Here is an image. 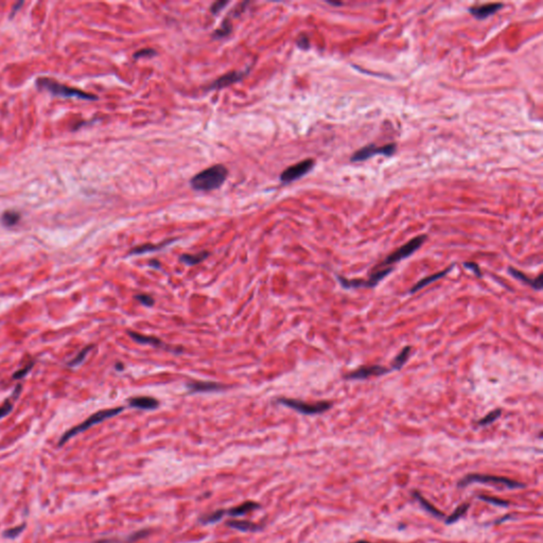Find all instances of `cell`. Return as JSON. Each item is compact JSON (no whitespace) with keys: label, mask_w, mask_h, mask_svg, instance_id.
Listing matches in <instances>:
<instances>
[{"label":"cell","mask_w":543,"mask_h":543,"mask_svg":"<svg viewBox=\"0 0 543 543\" xmlns=\"http://www.w3.org/2000/svg\"><path fill=\"white\" fill-rule=\"evenodd\" d=\"M464 267H465L466 269L470 270V271L472 272V273H473L475 276H477V277H479V278L482 277V275H483V274H482V271H481L480 267H479L475 262H464Z\"/></svg>","instance_id":"836d02e7"},{"label":"cell","mask_w":543,"mask_h":543,"mask_svg":"<svg viewBox=\"0 0 543 543\" xmlns=\"http://www.w3.org/2000/svg\"><path fill=\"white\" fill-rule=\"evenodd\" d=\"M508 273L511 274L515 279L519 280V281L525 283L526 285L531 286L532 288H534V290L536 291H541L542 290V276L539 275L537 278H530L526 276L524 273H522L521 271L517 270L513 267L508 268Z\"/></svg>","instance_id":"7c38bea8"},{"label":"cell","mask_w":543,"mask_h":543,"mask_svg":"<svg viewBox=\"0 0 543 543\" xmlns=\"http://www.w3.org/2000/svg\"><path fill=\"white\" fill-rule=\"evenodd\" d=\"M453 267H454V265H451V266L448 267V268H447L446 270H444V271H440V272H438V273H435V274H433V275H430V276H427V277L422 278L421 280H419V281H418L417 283H415V284L413 285V287L410 290V293H411V294H415L416 292L420 291L421 288L426 287L427 285L431 284L432 282H435V281H437L438 279L445 277V276L449 273V272L453 269Z\"/></svg>","instance_id":"9a60e30c"},{"label":"cell","mask_w":543,"mask_h":543,"mask_svg":"<svg viewBox=\"0 0 543 543\" xmlns=\"http://www.w3.org/2000/svg\"><path fill=\"white\" fill-rule=\"evenodd\" d=\"M226 515V511H217L215 513H212L210 515H207L205 517H203L201 521L202 523L204 524H211V523H217L219 521H221L224 518V516Z\"/></svg>","instance_id":"83f0119b"},{"label":"cell","mask_w":543,"mask_h":543,"mask_svg":"<svg viewBox=\"0 0 543 543\" xmlns=\"http://www.w3.org/2000/svg\"><path fill=\"white\" fill-rule=\"evenodd\" d=\"M92 348H93L92 345L85 347L84 349H82L78 354H76V356L74 359H72L69 363H68V366L74 367V366H78V365H80L81 363H83L85 361V358H86L87 354L90 352V350L92 349Z\"/></svg>","instance_id":"4316f807"},{"label":"cell","mask_w":543,"mask_h":543,"mask_svg":"<svg viewBox=\"0 0 543 543\" xmlns=\"http://www.w3.org/2000/svg\"><path fill=\"white\" fill-rule=\"evenodd\" d=\"M397 146L395 143H389L384 147H377L376 144H369V146H366L360 149L359 151H356L351 156V161H353V163H359V161H364L377 155H384L389 157L395 154Z\"/></svg>","instance_id":"ba28073f"},{"label":"cell","mask_w":543,"mask_h":543,"mask_svg":"<svg viewBox=\"0 0 543 543\" xmlns=\"http://www.w3.org/2000/svg\"><path fill=\"white\" fill-rule=\"evenodd\" d=\"M129 404L136 409L140 410H155L158 407L159 402L153 397L138 396L129 399Z\"/></svg>","instance_id":"2e32d148"},{"label":"cell","mask_w":543,"mask_h":543,"mask_svg":"<svg viewBox=\"0 0 543 543\" xmlns=\"http://www.w3.org/2000/svg\"><path fill=\"white\" fill-rule=\"evenodd\" d=\"M491 484V485H499L503 486L508 489H522L525 488L526 485L524 483L517 482L515 480L503 478V477H497V475H489V474H478V473H471L466 475L460 482L457 483V487L463 488L471 484Z\"/></svg>","instance_id":"5b68a950"},{"label":"cell","mask_w":543,"mask_h":543,"mask_svg":"<svg viewBox=\"0 0 543 543\" xmlns=\"http://www.w3.org/2000/svg\"><path fill=\"white\" fill-rule=\"evenodd\" d=\"M469 507H470V503H464V504L458 506L451 516L446 517V519H445L446 524H453L456 521L460 520L461 518L467 513V511H468Z\"/></svg>","instance_id":"cb8c5ba5"},{"label":"cell","mask_w":543,"mask_h":543,"mask_svg":"<svg viewBox=\"0 0 543 543\" xmlns=\"http://www.w3.org/2000/svg\"><path fill=\"white\" fill-rule=\"evenodd\" d=\"M393 369L390 367L382 366V365H369V366H362L356 368L350 372H347L344 375L345 380H353V381H360V380H366L370 377H381L387 375V373L392 372Z\"/></svg>","instance_id":"9c48e42d"},{"label":"cell","mask_w":543,"mask_h":543,"mask_svg":"<svg viewBox=\"0 0 543 543\" xmlns=\"http://www.w3.org/2000/svg\"><path fill=\"white\" fill-rule=\"evenodd\" d=\"M478 498L480 500H482V501H485V502H487V503L492 504V505H497V506H508L509 505V502H507V501H505V500H501V499L487 497V496H479Z\"/></svg>","instance_id":"4dcf8cb0"},{"label":"cell","mask_w":543,"mask_h":543,"mask_svg":"<svg viewBox=\"0 0 543 543\" xmlns=\"http://www.w3.org/2000/svg\"><path fill=\"white\" fill-rule=\"evenodd\" d=\"M232 31V23L228 22L227 20H225L222 25H221V28L218 29L214 34H215V37H224L226 35H228L229 33H231Z\"/></svg>","instance_id":"f546056e"},{"label":"cell","mask_w":543,"mask_h":543,"mask_svg":"<svg viewBox=\"0 0 543 543\" xmlns=\"http://www.w3.org/2000/svg\"><path fill=\"white\" fill-rule=\"evenodd\" d=\"M245 73L246 72H244V71H231V72H228V73L221 76V78H219L218 80H216L214 83H211L210 86L208 87V89H220V88L229 86V85H232L234 83H237L238 81H240L243 78V76L245 75Z\"/></svg>","instance_id":"4fadbf2b"},{"label":"cell","mask_w":543,"mask_h":543,"mask_svg":"<svg viewBox=\"0 0 543 543\" xmlns=\"http://www.w3.org/2000/svg\"><path fill=\"white\" fill-rule=\"evenodd\" d=\"M413 496L415 497L416 500L418 501V503L421 505V507H422L423 509H426V511H427L428 513H430L431 515H433V516L436 517V518H440V519H446V516H445L443 513H441V512H439L436 507L433 506V505L429 502V501H427L426 499H424V498L419 494L418 491H413Z\"/></svg>","instance_id":"7402d4cb"},{"label":"cell","mask_w":543,"mask_h":543,"mask_svg":"<svg viewBox=\"0 0 543 543\" xmlns=\"http://www.w3.org/2000/svg\"><path fill=\"white\" fill-rule=\"evenodd\" d=\"M501 415H502V411H501V410L491 411L490 413H488V414L485 416V417L481 418V419L478 421V426H481V427L488 426V424H491L492 422H495L496 420H498V418L501 417Z\"/></svg>","instance_id":"484cf974"},{"label":"cell","mask_w":543,"mask_h":543,"mask_svg":"<svg viewBox=\"0 0 543 543\" xmlns=\"http://www.w3.org/2000/svg\"><path fill=\"white\" fill-rule=\"evenodd\" d=\"M297 45H298V47L301 49H308L310 45H309V40L307 36H300L298 40H297Z\"/></svg>","instance_id":"74e56055"},{"label":"cell","mask_w":543,"mask_h":543,"mask_svg":"<svg viewBox=\"0 0 543 543\" xmlns=\"http://www.w3.org/2000/svg\"><path fill=\"white\" fill-rule=\"evenodd\" d=\"M395 270L394 267H388L383 269H373L371 273L369 274L368 279H348L344 276L337 275L336 278L338 280L339 284L342 287L346 288V290H351V288H372L376 287L379 282L386 278L392 272Z\"/></svg>","instance_id":"277c9868"},{"label":"cell","mask_w":543,"mask_h":543,"mask_svg":"<svg viewBox=\"0 0 543 543\" xmlns=\"http://www.w3.org/2000/svg\"><path fill=\"white\" fill-rule=\"evenodd\" d=\"M352 543H371V542H368V541H364V540H360V541L352 542Z\"/></svg>","instance_id":"b9f144b4"},{"label":"cell","mask_w":543,"mask_h":543,"mask_svg":"<svg viewBox=\"0 0 543 543\" xmlns=\"http://www.w3.org/2000/svg\"><path fill=\"white\" fill-rule=\"evenodd\" d=\"M227 176V168L223 165H216L195 175L190 185L197 191H211L220 188L226 181Z\"/></svg>","instance_id":"6da1fadb"},{"label":"cell","mask_w":543,"mask_h":543,"mask_svg":"<svg viewBox=\"0 0 543 543\" xmlns=\"http://www.w3.org/2000/svg\"><path fill=\"white\" fill-rule=\"evenodd\" d=\"M187 387L189 388L191 393H210V392H220L227 388L226 385L216 383V382H203V381H193L187 383Z\"/></svg>","instance_id":"8fae6325"},{"label":"cell","mask_w":543,"mask_h":543,"mask_svg":"<svg viewBox=\"0 0 543 543\" xmlns=\"http://www.w3.org/2000/svg\"><path fill=\"white\" fill-rule=\"evenodd\" d=\"M328 3L332 4V5H342L343 4L342 2H333V1H328Z\"/></svg>","instance_id":"60d3db41"},{"label":"cell","mask_w":543,"mask_h":543,"mask_svg":"<svg viewBox=\"0 0 543 543\" xmlns=\"http://www.w3.org/2000/svg\"><path fill=\"white\" fill-rule=\"evenodd\" d=\"M502 7H503L502 3H488L481 6H472L469 8V12L475 17V18L485 19L490 15L496 14Z\"/></svg>","instance_id":"5bb4252c"},{"label":"cell","mask_w":543,"mask_h":543,"mask_svg":"<svg viewBox=\"0 0 543 543\" xmlns=\"http://www.w3.org/2000/svg\"><path fill=\"white\" fill-rule=\"evenodd\" d=\"M411 353H412V347L405 346L403 349L396 355V358L392 362V366H390V368H392L393 370H400L404 366L407 360L410 359Z\"/></svg>","instance_id":"44dd1931"},{"label":"cell","mask_w":543,"mask_h":543,"mask_svg":"<svg viewBox=\"0 0 543 543\" xmlns=\"http://www.w3.org/2000/svg\"><path fill=\"white\" fill-rule=\"evenodd\" d=\"M313 167H314L313 159L302 160L300 161V163L285 169L281 173V175H280V181L284 184H287V183H292L294 181L299 180L300 177L309 173Z\"/></svg>","instance_id":"30bf717a"},{"label":"cell","mask_w":543,"mask_h":543,"mask_svg":"<svg viewBox=\"0 0 543 543\" xmlns=\"http://www.w3.org/2000/svg\"><path fill=\"white\" fill-rule=\"evenodd\" d=\"M149 266L151 268H154V269H159L160 268V262L157 260V259H153L149 262Z\"/></svg>","instance_id":"f35d334b"},{"label":"cell","mask_w":543,"mask_h":543,"mask_svg":"<svg viewBox=\"0 0 543 543\" xmlns=\"http://www.w3.org/2000/svg\"><path fill=\"white\" fill-rule=\"evenodd\" d=\"M226 525L228 526V528L231 529H234V530H237V531H240V532H251V533H254V532H258L261 530V528L259 525L255 524L253 522H250V521H244V520H233V521H228L226 523Z\"/></svg>","instance_id":"ac0fdd59"},{"label":"cell","mask_w":543,"mask_h":543,"mask_svg":"<svg viewBox=\"0 0 543 543\" xmlns=\"http://www.w3.org/2000/svg\"><path fill=\"white\" fill-rule=\"evenodd\" d=\"M127 333H129V335L134 339L135 342H137L139 344H148V345H152V346H155V347H164V348H166L165 343L161 342L160 339L157 338V337L143 335V334H140V333H137V332H134V331H129Z\"/></svg>","instance_id":"d6986e66"},{"label":"cell","mask_w":543,"mask_h":543,"mask_svg":"<svg viewBox=\"0 0 543 543\" xmlns=\"http://www.w3.org/2000/svg\"><path fill=\"white\" fill-rule=\"evenodd\" d=\"M36 85L39 89H45L50 91L52 95L63 97V98H78L83 100H97L98 97L91 95L89 92H85L81 89L66 86L64 84L56 82L50 78H39L36 81Z\"/></svg>","instance_id":"7a4b0ae2"},{"label":"cell","mask_w":543,"mask_h":543,"mask_svg":"<svg viewBox=\"0 0 543 543\" xmlns=\"http://www.w3.org/2000/svg\"><path fill=\"white\" fill-rule=\"evenodd\" d=\"M124 409L123 407H115V409H108V410H102V411H99L97 412L96 414L91 415L90 417H88L86 420L83 421L82 423L78 424V426L73 427L72 429H70L69 431H67L66 433H64V435L59 438L58 440V447H62L64 446L68 440L71 439L72 437H74L75 435L80 434V433L84 432L88 430L89 428L96 426V424L104 421L108 418H112L114 417V416H117L118 414H120Z\"/></svg>","instance_id":"3957f363"},{"label":"cell","mask_w":543,"mask_h":543,"mask_svg":"<svg viewBox=\"0 0 543 543\" xmlns=\"http://www.w3.org/2000/svg\"><path fill=\"white\" fill-rule=\"evenodd\" d=\"M260 507V505L256 502H252V501H249V502H245L239 506H236V507H233L229 509V511L226 512V515L231 516V517H242L244 515H246L248 513H251L253 511H256V509H258Z\"/></svg>","instance_id":"e0dca14e"},{"label":"cell","mask_w":543,"mask_h":543,"mask_svg":"<svg viewBox=\"0 0 543 543\" xmlns=\"http://www.w3.org/2000/svg\"><path fill=\"white\" fill-rule=\"evenodd\" d=\"M228 4L227 1H218V2H215L214 4H212L211 6V12L214 14H218L220 13V11L222 10V8L224 6H226Z\"/></svg>","instance_id":"8d00e7d4"},{"label":"cell","mask_w":543,"mask_h":543,"mask_svg":"<svg viewBox=\"0 0 543 543\" xmlns=\"http://www.w3.org/2000/svg\"><path fill=\"white\" fill-rule=\"evenodd\" d=\"M12 410H13V404L8 401L5 402L2 406H0V419L10 414Z\"/></svg>","instance_id":"d590c367"},{"label":"cell","mask_w":543,"mask_h":543,"mask_svg":"<svg viewBox=\"0 0 543 543\" xmlns=\"http://www.w3.org/2000/svg\"><path fill=\"white\" fill-rule=\"evenodd\" d=\"M115 368H116L117 370H119V371H121V370H123V368H124V365H123L122 363H117V364L115 365Z\"/></svg>","instance_id":"ab89813d"},{"label":"cell","mask_w":543,"mask_h":543,"mask_svg":"<svg viewBox=\"0 0 543 543\" xmlns=\"http://www.w3.org/2000/svg\"><path fill=\"white\" fill-rule=\"evenodd\" d=\"M174 240H168V241H164L161 242L159 244H152V243H149V244H143V245H140V246H137V248H135L133 250H131V252L129 253L130 255H143V254H147V253H152V252H156V251H159L161 249H164L165 246L169 245L170 243H172Z\"/></svg>","instance_id":"ffe728a7"},{"label":"cell","mask_w":543,"mask_h":543,"mask_svg":"<svg viewBox=\"0 0 543 543\" xmlns=\"http://www.w3.org/2000/svg\"><path fill=\"white\" fill-rule=\"evenodd\" d=\"M209 255L210 254L208 252H201V253L195 254V255L185 254V255H183V256H181V260H182V262H184L185 265H187V266H195V265H199V263L203 262L209 256Z\"/></svg>","instance_id":"603a6c76"},{"label":"cell","mask_w":543,"mask_h":543,"mask_svg":"<svg viewBox=\"0 0 543 543\" xmlns=\"http://www.w3.org/2000/svg\"><path fill=\"white\" fill-rule=\"evenodd\" d=\"M277 402L290 407V409H293L303 415L322 414L329 411L331 407H332V403L327 402V401H321L316 403H307L300 400H296V399H288V398H279Z\"/></svg>","instance_id":"52a82bcc"},{"label":"cell","mask_w":543,"mask_h":543,"mask_svg":"<svg viewBox=\"0 0 543 543\" xmlns=\"http://www.w3.org/2000/svg\"><path fill=\"white\" fill-rule=\"evenodd\" d=\"M34 364H35V363H34V362L32 361V362H30V363H28L27 365H25L24 367H22L21 369H19L18 371H16V372L14 373V375H13V379H14V380H19V379L24 378V377L27 376L28 373L30 372V370L33 368Z\"/></svg>","instance_id":"1f68e13d"},{"label":"cell","mask_w":543,"mask_h":543,"mask_svg":"<svg viewBox=\"0 0 543 543\" xmlns=\"http://www.w3.org/2000/svg\"><path fill=\"white\" fill-rule=\"evenodd\" d=\"M136 299H137L140 303H142L143 305H146V307H152L153 304L155 303V300L154 298H153L152 296L148 295V294H139V295H136Z\"/></svg>","instance_id":"d6a6232c"},{"label":"cell","mask_w":543,"mask_h":543,"mask_svg":"<svg viewBox=\"0 0 543 543\" xmlns=\"http://www.w3.org/2000/svg\"><path fill=\"white\" fill-rule=\"evenodd\" d=\"M426 240H427V235H420L413 238L412 240L403 244L401 248H399L392 254H389L387 257L384 258L383 261L380 262L379 265L375 267V269H383V268L392 267L393 265H395V263L409 258L416 251H418L421 248L422 244Z\"/></svg>","instance_id":"8992f818"},{"label":"cell","mask_w":543,"mask_h":543,"mask_svg":"<svg viewBox=\"0 0 543 543\" xmlns=\"http://www.w3.org/2000/svg\"><path fill=\"white\" fill-rule=\"evenodd\" d=\"M156 55V51L153 50V49H142V50H139L137 51L134 54V57L135 58H139V57H143V56H147V57H151V56H154Z\"/></svg>","instance_id":"e575fe53"},{"label":"cell","mask_w":543,"mask_h":543,"mask_svg":"<svg viewBox=\"0 0 543 543\" xmlns=\"http://www.w3.org/2000/svg\"><path fill=\"white\" fill-rule=\"evenodd\" d=\"M19 220H20V215L18 214V212L5 211L1 217V223L6 227H11L18 223Z\"/></svg>","instance_id":"d4e9b609"},{"label":"cell","mask_w":543,"mask_h":543,"mask_svg":"<svg viewBox=\"0 0 543 543\" xmlns=\"http://www.w3.org/2000/svg\"><path fill=\"white\" fill-rule=\"evenodd\" d=\"M25 524H20L18 526H14V528L7 529L2 533V536L7 539H15L19 536V535L24 531Z\"/></svg>","instance_id":"f1b7e54d"}]
</instances>
